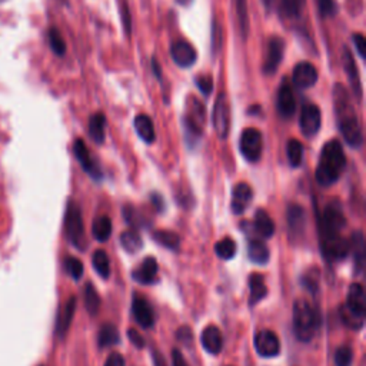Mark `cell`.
<instances>
[{
    "mask_svg": "<svg viewBox=\"0 0 366 366\" xmlns=\"http://www.w3.org/2000/svg\"><path fill=\"white\" fill-rule=\"evenodd\" d=\"M153 363H155V366H168L165 362V358L162 356V353H159L157 351H153Z\"/></svg>",
    "mask_w": 366,
    "mask_h": 366,
    "instance_id": "obj_54",
    "label": "cell"
},
{
    "mask_svg": "<svg viewBox=\"0 0 366 366\" xmlns=\"http://www.w3.org/2000/svg\"><path fill=\"white\" fill-rule=\"evenodd\" d=\"M171 56L174 62L183 69L193 66L196 62V51L190 44L185 42V40H178V42L172 44Z\"/></svg>",
    "mask_w": 366,
    "mask_h": 366,
    "instance_id": "obj_16",
    "label": "cell"
},
{
    "mask_svg": "<svg viewBox=\"0 0 366 366\" xmlns=\"http://www.w3.org/2000/svg\"><path fill=\"white\" fill-rule=\"evenodd\" d=\"M85 306H86V311L89 312V315H92V316L98 315V312L100 309V296L96 292L92 283H88L85 288Z\"/></svg>",
    "mask_w": 366,
    "mask_h": 366,
    "instance_id": "obj_37",
    "label": "cell"
},
{
    "mask_svg": "<svg viewBox=\"0 0 366 366\" xmlns=\"http://www.w3.org/2000/svg\"><path fill=\"white\" fill-rule=\"evenodd\" d=\"M132 313L135 320L140 325L142 328H152L155 323V313L149 302L142 296H135L132 303Z\"/></svg>",
    "mask_w": 366,
    "mask_h": 366,
    "instance_id": "obj_18",
    "label": "cell"
},
{
    "mask_svg": "<svg viewBox=\"0 0 366 366\" xmlns=\"http://www.w3.org/2000/svg\"><path fill=\"white\" fill-rule=\"evenodd\" d=\"M132 277L143 285H149L153 283L157 277V262L153 256H148L142 265L133 270Z\"/></svg>",
    "mask_w": 366,
    "mask_h": 366,
    "instance_id": "obj_22",
    "label": "cell"
},
{
    "mask_svg": "<svg viewBox=\"0 0 366 366\" xmlns=\"http://www.w3.org/2000/svg\"><path fill=\"white\" fill-rule=\"evenodd\" d=\"M221 45H222L221 25L218 22H214V30H212V51H214V55H216V51L219 52Z\"/></svg>",
    "mask_w": 366,
    "mask_h": 366,
    "instance_id": "obj_47",
    "label": "cell"
},
{
    "mask_svg": "<svg viewBox=\"0 0 366 366\" xmlns=\"http://www.w3.org/2000/svg\"><path fill=\"white\" fill-rule=\"evenodd\" d=\"M254 192L245 182H240L233 188L232 192V211L235 215H242L249 207Z\"/></svg>",
    "mask_w": 366,
    "mask_h": 366,
    "instance_id": "obj_17",
    "label": "cell"
},
{
    "mask_svg": "<svg viewBox=\"0 0 366 366\" xmlns=\"http://www.w3.org/2000/svg\"><path fill=\"white\" fill-rule=\"evenodd\" d=\"M255 348L256 352L263 358H273L279 355L280 342L275 332L269 329H263L256 334L255 336Z\"/></svg>",
    "mask_w": 366,
    "mask_h": 366,
    "instance_id": "obj_14",
    "label": "cell"
},
{
    "mask_svg": "<svg viewBox=\"0 0 366 366\" xmlns=\"http://www.w3.org/2000/svg\"><path fill=\"white\" fill-rule=\"evenodd\" d=\"M342 63H344V69L346 70V74L349 77V82L352 86L353 93L356 95L358 100L362 99V85H360V77H359V72L355 63V59L351 53V51L348 48H344V58H342Z\"/></svg>",
    "mask_w": 366,
    "mask_h": 366,
    "instance_id": "obj_19",
    "label": "cell"
},
{
    "mask_svg": "<svg viewBox=\"0 0 366 366\" xmlns=\"http://www.w3.org/2000/svg\"><path fill=\"white\" fill-rule=\"evenodd\" d=\"M249 288H251V296H249V305L255 306L259 301H262L266 294H268V288L263 276H261L259 273H254L249 277Z\"/></svg>",
    "mask_w": 366,
    "mask_h": 366,
    "instance_id": "obj_26",
    "label": "cell"
},
{
    "mask_svg": "<svg viewBox=\"0 0 366 366\" xmlns=\"http://www.w3.org/2000/svg\"><path fill=\"white\" fill-rule=\"evenodd\" d=\"M318 275H316V277H313L312 276V272H308V275L306 276H303V279H302V283L305 285V287L308 288V289H311V291H316L318 289Z\"/></svg>",
    "mask_w": 366,
    "mask_h": 366,
    "instance_id": "obj_52",
    "label": "cell"
},
{
    "mask_svg": "<svg viewBox=\"0 0 366 366\" xmlns=\"http://www.w3.org/2000/svg\"><path fill=\"white\" fill-rule=\"evenodd\" d=\"M119 331L112 323H106L100 328L99 331V336H98V342L100 348H107V346H113L119 342Z\"/></svg>",
    "mask_w": 366,
    "mask_h": 366,
    "instance_id": "obj_32",
    "label": "cell"
},
{
    "mask_svg": "<svg viewBox=\"0 0 366 366\" xmlns=\"http://www.w3.org/2000/svg\"><path fill=\"white\" fill-rule=\"evenodd\" d=\"M203 125H205V109H203V105L197 99H193L188 105V113L185 117L186 132L199 138L202 136Z\"/></svg>",
    "mask_w": 366,
    "mask_h": 366,
    "instance_id": "obj_11",
    "label": "cell"
},
{
    "mask_svg": "<svg viewBox=\"0 0 366 366\" xmlns=\"http://www.w3.org/2000/svg\"><path fill=\"white\" fill-rule=\"evenodd\" d=\"M176 336H178V341L179 342H183L186 345H189L192 341H193V334L192 331L188 328V327H182L178 332H176Z\"/></svg>",
    "mask_w": 366,
    "mask_h": 366,
    "instance_id": "obj_50",
    "label": "cell"
},
{
    "mask_svg": "<svg viewBox=\"0 0 366 366\" xmlns=\"http://www.w3.org/2000/svg\"><path fill=\"white\" fill-rule=\"evenodd\" d=\"M352 360H353V352L349 346H342L335 352L336 366H351Z\"/></svg>",
    "mask_w": 366,
    "mask_h": 366,
    "instance_id": "obj_45",
    "label": "cell"
},
{
    "mask_svg": "<svg viewBox=\"0 0 366 366\" xmlns=\"http://www.w3.org/2000/svg\"><path fill=\"white\" fill-rule=\"evenodd\" d=\"M255 229L262 237H270L275 233V223L272 218L262 209L255 215Z\"/></svg>",
    "mask_w": 366,
    "mask_h": 366,
    "instance_id": "obj_31",
    "label": "cell"
},
{
    "mask_svg": "<svg viewBox=\"0 0 366 366\" xmlns=\"http://www.w3.org/2000/svg\"><path fill=\"white\" fill-rule=\"evenodd\" d=\"M65 232L67 240L77 249H85L86 237H85V225L82 218V211L74 202H69L66 214H65Z\"/></svg>",
    "mask_w": 366,
    "mask_h": 366,
    "instance_id": "obj_4",
    "label": "cell"
},
{
    "mask_svg": "<svg viewBox=\"0 0 366 366\" xmlns=\"http://www.w3.org/2000/svg\"><path fill=\"white\" fill-rule=\"evenodd\" d=\"M153 239L159 243V245H164L165 248L174 251H176L181 245V237L171 230H157L153 233Z\"/></svg>",
    "mask_w": 366,
    "mask_h": 366,
    "instance_id": "obj_35",
    "label": "cell"
},
{
    "mask_svg": "<svg viewBox=\"0 0 366 366\" xmlns=\"http://www.w3.org/2000/svg\"><path fill=\"white\" fill-rule=\"evenodd\" d=\"M65 269L74 280H79L84 276V263L80 262L77 258H72V256L67 258L65 261Z\"/></svg>",
    "mask_w": 366,
    "mask_h": 366,
    "instance_id": "obj_43",
    "label": "cell"
},
{
    "mask_svg": "<svg viewBox=\"0 0 366 366\" xmlns=\"http://www.w3.org/2000/svg\"><path fill=\"white\" fill-rule=\"evenodd\" d=\"M135 129L140 139L146 143H152L155 140V128L153 122L146 115H138L135 117Z\"/></svg>",
    "mask_w": 366,
    "mask_h": 366,
    "instance_id": "obj_28",
    "label": "cell"
},
{
    "mask_svg": "<svg viewBox=\"0 0 366 366\" xmlns=\"http://www.w3.org/2000/svg\"><path fill=\"white\" fill-rule=\"evenodd\" d=\"M214 126L221 139H226L230 129V106L225 92H222L214 107Z\"/></svg>",
    "mask_w": 366,
    "mask_h": 366,
    "instance_id": "obj_8",
    "label": "cell"
},
{
    "mask_svg": "<svg viewBox=\"0 0 366 366\" xmlns=\"http://www.w3.org/2000/svg\"><path fill=\"white\" fill-rule=\"evenodd\" d=\"M318 77H319V74H318L316 67L309 62L298 63L292 73L294 84L299 89L312 88L318 82Z\"/></svg>",
    "mask_w": 366,
    "mask_h": 366,
    "instance_id": "obj_15",
    "label": "cell"
},
{
    "mask_svg": "<svg viewBox=\"0 0 366 366\" xmlns=\"http://www.w3.org/2000/svg\"><path fill=\"white\" fill-rule=\"evenodd\" d=\"M346 219L342 211V207L339 203L331 202L323 209V214L319 221V229H320V237L325 236H336L341 235L342 229L345 228Z\"/></svg>",
    "mask_w": 366,
    "mask_h": 366,
    "instance_id": "obj_5",
    "label": "cell"
},
{
    "mask_svg": "<svg viewBox=\"0 0 366 366\" xmlns=\"http://www.w3.org/2000/svg\"><path fill=\"white\" fill-rule=\"evenodd\" d=\"M334 102L339 132L342 133L344 139L349 146L360 148L363 143V133L359 119L352 105L351 96L348 95L346 89L339 84H336L334 88Z\"/></svg>",
    "mask_w": 366,
    "mask_h": 366,
    "instance_id": "obj_1",
    "label": "cell"
},
{
    "mask_svg": "<svg viewBox=\"0 0 366 366\" xmlns=\"http://www.w3.org/2000/svg\"><path fill=\"white\" fill-rule=\"evenodd\" d=\"M236 13L239 19V26L243 39H247L249 34V16H248V5L247 0H235Z\"/></svg>",
    "mask_w": 366,
    "mask_h": 366,
    "instance_id": "obj_36",
    "label": "cell"
},
{
    "mask_svg": "<svg viewBox=\"0 0 366 366\" xmlns=\"http://www.w3.org/2000/svg\"><path fill=\"white\" fill-rule=\"evenodd\" d=\"M196 86L203 95H211L214 91V80L211 76H197L196 77Z\"/></svg>",
    "mask_w": 366,
    "mask_h": 366,
    "instance_id": "obj_46",
    "label": "cell"
},
{
    "mask_svg": "<svg viewBox=\"0 0 366 366\" xmlns=\"http://www.w3.org/2000/svg\"><path fill=\"white\" fill-rule=\"evenodd\" d=\"M349 251H352L353 255L355 273L360 275L365 266V236L362 230H356L352 235V239L349 242Z\"/></svg>",
    "mask_w": 366,
    "mask_h": 366,
    "instance_id": "obj_20",
    "label": "cell"
},
{
    "mask_svg": "<svg viewBox=\"0 0 366 366\" xmlns=\"http://www.w3.org/2000/svg\"><path fill=\"white\" fill-rule=\"evenodd\" d=\"M320 110L316 105H306L303 106L302 112H301V119H299V125H301V131L305 136L311 138L315 136L319 129H320Z\"/></svg>",
    "mask_w": 366,
    "mask_h": 366,
    "instance_id": "obj_13",
    "label": "cell"
},
{
    "mask_svg": "<svg viewBox=\"0 0 366 366\" xmlns=\"http://www.w3.org/2000/svg\"><path fill=\"white\" fill-rule=\"evenodd\" d=\"M287 153H288V160L292 168L301 166L302 159H303V146L299 140L291 139L287 146Z\"/></svg>",
    "mask_w": 366,
    "mask_h": 366,
    "instance_id": "obj_39",
    "label": "cell"
},
{
    "mask_svg": "<svg viewBox=\"0 0 366 366\" xmlns=\"http://www.w3.org/2000/svg\"><path fill=\"white\" fill-rule=\"evenodd\" d=\"M239 149L247 160L249 162H258L262 156L263 150V139L262 133L255 129L249 128L242 132L240 142H239Z\"/></svg>",
    "mask_w": 366,
    "mask_h": 366,
    "instance_id": "obj_6",
    "label": "cell"
},
{
    "mask_svg": "<svg viewBox=\"0 0 366 366\" xmlns=\"http://www.w3.org/2000/svg\"><path fill=\"white\" fill-rule=\"evenodd\" d=\"M319 327V316L313 306L305 301L299 299L294 305V332L298 341L311 342Z\"/></svg>",
    "mask_w": 366,
    "mask_h": 366,
    "instance_id": "obj_3",
    "label": "cell"
},
{
    "mask_svg": "<svg viewBox=\"0 0 366 366\" xmlns=\"http://www.w3.org/2000/svg\"><path fill=\"white\" fill-rule=\"evenodd\" d=\"M172 365H174V366H189L188 362H186L185 358H183V355H182L181 351H178V349H174V351H172Z\"/></svg>",
    "mask_w": 366,
    "mask_h": 366,
    "instance_id": "obj_53",
    "label": "cell"
},
{
    "mask_svg": "<svg viewBox=\"0 0 366 366\" xmlns=\"http://www.w3.org/2000/svg\"><path fill=\"white\" fill-rule=\"evenodd\" d=\"M73 152H74V156L77 159V162L80 164V166L84 168V171L95 181H100L103 174L99 168V165L96 164V160L91 156L88 148H86V143L82 140V139H77L73 145Z\"/></svg>",
    "mask_w": 366,
    "mask_h": 366,
    "instance_id": "obj_9",
    "label": "cell"
},
{
    "mask_svg": "<svg viewBox=\"0 0 366 366\" xmlns=\"http://www.w3.org/2000/svg\"><path fill=\"white\" fill-rule=\"evenodd\" d=\"M120 243H122V247H124V249L129 254H136L143 247V240L136 230H126L122 233Z\"/></svg>",
    "mask_w": 366,
    "mask_h": 366,
    "instance_id": "obj_30",
    "label": "cell"
},
{
    "mask_svg": "<svg viewBox=\"0 0 366 366\" xmlns=\"http://www.w3.org/2000/svg\"><path fill=\"white\" fill-rule=\"evenodd\" d=\"M92 263L95 270L99 273V276H102L103 279H107L110 275V263H109V258L106 255L105 251H96L92 256Z\"/></svg>",
    "mask_w": 366,
    "mask_h": 366,
    "instance_id": "obj_41",
    "label": "cell"
},
{
    "mask_svg": "<svg viewBox=\"0 0 366 366\" xmlns=\"http://www.w3.org/2000/svg\"><path fill=\"white\" fill-rule=\"evenodd\" d=\"M345 165H346V157L341 142L329 140L323 146L320 152L318 168L315 172L316 182L325 188L334 185L344 174Z\"/></svg>",
    "mask_w": 366,
    "mask_h": 366,
    "instance_id": "obj_2",
    "label": "cell"
},
{
    "mask_svg": "<svg viewBox=\"0 0 366 366\" xmlns=\"http://www.w3.org/2000/svg\"><path fill=\"white\" fill-rule=\"evenodd\" d=\"M318 12L322 18H332L338 12L335 0H315Z\"/></svg>",
    "mask_w": 366,
    "mask_h": 366,
    "instance_id": "obj_44",
    "label": "cell"
},
{
    "mask_svg": "<svg viewBox=\"0 0 366 366\" xmlns=\"http://www.w3.org/2000/svg\"><path fill=\"white\" fill-rule=\"evenodd\" d=\"M352 40H353V44H355V46H356L358 55H359L362 59H365V58H366V39H365V36H363L362 33H355V34L352 36Z\"/></svg>",
    "mask_w": 366,
    "mask_h": 366,
    "instance_id": "obj_48",
    "label": "cell"
},
{
    "mask_svg": "<svg viewBox=\"0 0 366 366\" xmlns=\"http://www.w3.org/2000/svg\"><path fill=\"white\" fill-rule=\"evenodd\" d=\"M48 37H49V45H51L52 51L58 56H63L66 53V42H65V39L62 37L60 32L56 27H52L48 33Z\"/></svg>",
    "mask_w": 366,
    "mask_h": 366,
    "instance_id": "obj_42",
    "label": "cell"
},
{
    "mask_svg": "<svg viewBox=\"0 0 366 366\" xmlns=\"http://www.w3.org/2000/svg\"><path fill=\"white\" fill-rule=\"evenodd\" d=\"M92 232L96 240L106 242L112 235V221L107 216H99L95 219Z\"/></svg>",
    "mask_w": 366,
    "mask_h": 366,
    "instance_id": "obj_33",
    "label": "cell"
},
{
    "mask_svg": "<svg viewBox=\"0 0 366 366\" xmlns=\"http://www.w3.org/2000/svg\"><path fill=\"white\" fill-rule=\"evenodd\" d=\"M288 223L292 235H301L305 228V211L299 205H289L288 207Z\"/></svg>",
    "mask_w": 366,
    "mask_h": 366,
    "instance_id": "obj_27",
    "label": "cell"
},
{
    "mask_svg": "<svg viewBox=\"0 0 366 366\" xmlns=\"http://www.w3.org/2000/svg\"><path fill=\"white\" fill-rule=\"evenodd\" d=\"M320 249L323 256L331 262L342 261L349 254V242L342 236H325L320 237Z\"/></svg>",
    "mask_w": 366,
    "mask_h": 366,
    "instance_id": "obj_7",
    "label": "cell"
},
{
    "mask_svg": "<svg viewBox=\"0 0 366 366\" xmlns=\"http://www.w3.org/2000/svg\"><path fill=\"white\" fill-rule=\"evenodd\" d=\"M105 366H125V359L119 352H113L106 359Z\"/></svg>",
    "mask_w": 366,
    "mask_h": 366,
    "instance_id": "obj_49",
    "label": "cell"
},
{
    "mask_svg": "<svg viewBox=\"0 0 366 366\" xmlns=\"http://www.w3.org/2000/svg\"><path fill=\"white\" fill-rule=\"evenodd\" d=\"M128 335H129L131 342H132L136 348L142 349V348L145 346V339L142 338V335H140L138 331H135V329H129V331H128Z\"/></svg>",
    "mask_w": 366,
    "mask_h": 366,
    "instance_id": "obj_51",
    "label": "cell"
},
{
    "mask_svg": "<svg viewBox=\"0 0 366 366\" xmlns=\"http://www.w3.org/2000/svg\"><path fill=\"white\" fill-rule=\"evenodd\" d=\"M353 312L365 316L366 315V298L360 283H352L348 291V301L345 303Z\"/></svg>",
    "mask_w": 366,
    "mask_h": 366,
    "instance_id": "obj_23",
    "label": "cell"
},
{
    "mask_svg": "<svg viewBox=\"0 0 366 366\" xmlns=\"http://www.w3.org/2000/svg\"><path fill=\"white\" fill-rule=\"evenodd\" d=\"M215 252L219 258L229 261L236 255V243L232 237H223L215 245Z\"/></svg>",
    "mask_w": 366,
    "mask_h": 366,
    "instance_id": "obj_40",
    "label": "cell"
},
{
    "mask_svg": "<svg viewBox=\"0 0 366 366\" xmlns=\"http://www.w3.org/2000/svg\"><path fill=\"white\" fill-rule=\"evenodd\" d=\"M178 4L182 5V6H188L192 4V0H178Z\"/></svg>",
    "mask_w": 366,
    "mask_h": 366,
    "instance_id": "obj_55",
    "label": "cell"
},
{
    "mask_svg": "<svg viewBox=\"0 0 366 366\" xmlns=\"http://www.w3.org/2000/svg\"><path fill=\"white\" fill-rule=\"evenodd\" d=\"M248 256L256 265H265L269 261V249L262 240H252L248 247Z\"/></svg>",
    "mask_w": 366,
    "mask_h": 366,
    "instance_id": "obj_29",
    "label": "cell"
},
{
    "mask_svg": "<svg viewBox=\"0 0 366 366\" xmlns=\"http://www.w3.org/2000/svg\"><path fill=\"white\" fill-rule=\"evenodd\" d=\"M339 313H341V318H342L344 323L346 325L348 328L355 329V331L362 329L363 323H365V316H362V315H359V313L353 312V311L349 309L346 305H342V306H341Z\"/></svg>",
    "mask_w": 366,
    "mask_h": 366,
    "instance_id": "obj_34",
    "label": "cell"
},
{
    "mask_svg": "<svg viewBox=\"0 0 366 366\" xmlns=\"http://www.w3.org/2000/svg\"><path fill=\"white\" fill-rule=\"evenodd\" d=\"M285 53V40L279 36H273L269 44H268V51H266V58L262 66V70L265 74L270 76L276 73Z\"/></svg>",
    "mask_w": 366,
    "mask_h": 366,
    "instance_id": "obj_12",
    "label": "cell"
},
{
    "mask_svg": "<svg viewBox=\"0 0 366 366\" xmlns=\"http://www.w3.org/2000/svg\"><path fill=\"white\" fill-rule=\"evenodd\" d=\"M276 106L279 115L285 119L292 117L296 112V99L294 95L292 85L288 82V79H283V82L279 86Z\"/></svg>",
    "mask_w": 366,
    "mask_h": 366,
    "instance_id": "obj_10",
    "label": "cell"
},
{
    "mask_svg": "<svg viewBox=\"0 0 366 366\" xmlns=\"http://www.w3.org/2000/svg\"><path fill=\"white\" fill-rule=\"evenodd\" d=\"M305 0H280V13L287 19H296L301 15Z\"/></svg>",
    "mask_w": 366,
    "mask_h": 366,
    "instance_id": "obj_38",
    "label": "cell"
},
{
    "mask_svg": "<svg viewBox=\"0 0 366 366\" xmlns=\"http://www.w3.org/2000/svg\"><path fill=\"white\" fill-rule=\"evenodd\" d=\"M200 341H202V346L205 348V351L212 355H218L222 351V346H223L222 332L218 329V327H214V325L203 329Z\"/></svg>",
    "mask_w": 366,
    "mask_h": 366,
    "instance_id": "obj_21",
    "label": "cell"
},
{
    "mask_svg": "<svg viewBox=\"0 0 366 366\" xmlns=\"http://www.w3.org/2000/svg\"><path fill=\"white\" fill-rule=\"evenodd\" d=\"M89 135L95 143L102 145L106 138V116L102 112H98L89 119Z\"/></svg>",
    "mask_w": 366,
    "mask_h": 366,
    "instance_id": "obj_25",
    "label": "cell"
},
{
    "mask_svg": "<svg viewBox=\"0 0 366 366\" xmlns=\"http://www.w3.org/2000/svg\"><path fill=\"white\" fill-rule=\"evenodd\" d=\"M74 311H76V298L72 296V298H69V301L66 302V305L63 306V309L58 318L56 334L59 338H65V335L67 334L70 325H72V320H73Z\"/></svg>",
    "mask_w": 366,
    "mask_h": 366,
    "instance_id": "obj_24",
    "label": "cell"
}]
</instances>
